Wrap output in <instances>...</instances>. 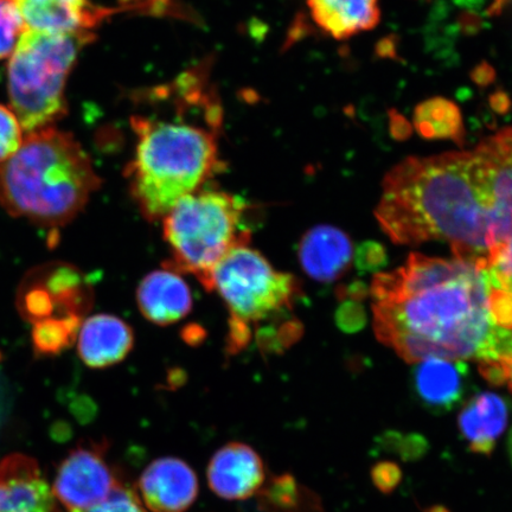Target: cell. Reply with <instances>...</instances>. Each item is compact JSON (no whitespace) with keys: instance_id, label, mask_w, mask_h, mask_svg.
Here are the masks:
<instances>
[{"instance_id":"obj_22","label":"cell","mask_w":512,"mask_h":512,"mask_svg":"<svg viewBox=\"0 0 512 512\" xmlns=\"http://www.w3.org/2000/svg\"><path fill=\"white\" fill-rule=\"evenodd\" d=\"M81 325L82 318L78 316L53 317L34 324L31 339L36 356H57L72 347Z\"/></svg>"},{"instance_id":"obj_30","label":"cell","mask_w":512,"mask_h":512,"mask_svg":"<svg viewBox=\"0 0 512 512\" xmlns=\"http://www.w3.org/2000/svg\"><path fill=\"white\" fill-rule=\"evenodd\" d=\"M337 322L344 331L360 330L366 323V315L360 304L345 303L339 307Z\"/></svg>"},{"instance_id":"obj_11","label":"cell","mask_w":512,"mask_h":512,"mask_svg":"<svg viewBox=\"0 0 512 512\" xmlns=\"http://www.w3.org/2000/svg\"><path fill=\"white\" fill-rule=\"evenodd\" d=\"M211 491L227 501L253 497L265 482V466L251 446L230 443L210 459L207 471Z\"/></svg>"},{"instance_id":"obj_13","label":"cell","mask_w":512,"mask_h":512,"mask_svg":"<svg viewBox=\"0 0 512 512\" xmlns=\"http://www.w3.org/2000/svg\"><path fill=\"white\" fill-rule=\"evenodd\" d=\"M17 4L27 30L54 34L93 32L115 12L91 0H17Z\"/></svg>"},{"instance_id":"obj_7","label":"cell","mask_w":512,"mask_h":512,"mask_svg":"<svg viewBox=\"0 0 512 512\" xmlns=\"http://www.w3.org/2000/svg\"><path fill=\"white\" fill-rule=\"evenodd\" d=\"M94 37L93 32L24 31L10 57L8 89L11 110L25 132L51 127L67 114L68 76Z\"/></svg>"},{"instance_id":"obj_19","label":"cell","mask_w":512,"mask_h":512,"mask_svg":"<svg viewBox=\"0 0 512 512\" xmlns=\"http://www.w3.org/2000/svg\"><path fill=\"white\" fill-rule=\"evenodd\" d=\"M508 420V402L497 394L482 393L467 403L460 413L459 428L471 451L489 456Z\"/></svg>"},{"instance_id":"obj_8","label":"cell","mask_w":512,"mask_h":512,"mask_svg":"<svg viewBox=\"0 0 512 512\" xmlns=\"http://www.w3.org/2000/svg\"><path fill=\"white\" fill-rule=\"evenodd\" d=\"M119 486L98 448L81 446L57 470L54 495L68 512H88Z\"/></svg>"},{"instance_id":"obj_6","label":"cell","mask_w":512,"mask_h":512,"mask_svg":"<svg viewBox=\"0 0 512 512\" xmlns=\"http://www.w3.org/2000/svg\"><path fill=\"white\" fill-rule=\"evenodd\" d=\"M248 204L221 190L201 189L184 197L163 219L171 259L165 267L191 274L209 291L215 267L232 249L249 245L243 226Z\"/></svg>"},{"instance_id":"obj_36","label":"cell","mask_w":512,"mask_h":512,"mask_svg":"<svg viewBox=\"0 0 512 512\" xmlns=\"http://www.w3.org/2000/svg\"><path fill=\"white\" fill-rule=\"evenodd\" d=\"M5 403H6L5 390L3 387V382L0 381V422H2V420L4 418V413H5V409H6Z\"/></svg>"},{"instance_id":"obj_4","label":"cell","mask_w":512,"mask_h":512,"mask_svg":"<svg viewBox=\"0 0 512 512\" xmlns=\"http://www.w3.org/2000/svg\"><path fill=\"white\" fill-rule=\"evenodd\" d=\"M100 184L73 134L51 126L28 133L15 155L0 163V206L11 216L59 229L85 209Z\"/></svg>"},{"instance_id":"obj_28","label":"cell","mask_w":512,"mask_h":512,"mask_svg":"<svg viewBox=\"0 0 512 512\" xmlns=\"http://www.w3.org/2000/svg\"><path fill=\"white\" fill-rule=\"evenodd\" d=\"M387 264V255L379 243L366 242L358 247L356 265L362 272H374Z\"/></svg>"},{"instance_id":"obj_10","label":"cell","mask_w":512,"mask_h":512,"mask_svg":"<svg viewBox=\"0 0 512 512\" xmlns=\"http://www.w3.org/2000/svg\"><path fill=\"white\" fill-rule=\"evenodd\" d=\"M145 507L152 512H184L198 496L196 473L182 459L159 458L146 467L138 483Z\"/></svg>"},{"instance_id":"obj_3","label":"cell","mask_w":512,"mask_h":512,"mask_svg":"<svg viewBox=\"0 0 512 512\" xmlns=\"http://www.w3.org/2000/svg\"><path fill=\"white\" fill-rule=\"evenodd\" d=\"M375 215L400 245L446 241L463 260L488 258L494 247L490 201L473 152L403 160L384 178Z\"/></svg>"},{"instance_id":"obj_18","label":"cell","mask_w":512,"mask_h":512,"mask_svg":"<svg viewBox=\"0 0 512 512\" xmlns=\"http://www.w3.org/2000/svg\"><path fill=\"white\" fill-rule=\"evenodd\" d=\"M313 21L336 40L373 30L380 23L379 0H307Z\"/></svg>"},{"instance_id":"obj_34","label":"cell","mask_w":512,"mask_h":512,"mask_svg":"<svg viewBox=\"0 0 512 512\" xmlns=\"http://www.w3.org/2000/svg\"><path fill=\"white\" fill-rule=\"evenodd\" d=\"M511 2L512 0H492V3L488 8V14L491 16L501 14L505 6Z\"/></svg>"},{"instance_id":"obj_25","label":"cell","mask_w":512,"mask_h":512,"mask_svg":"<svg viewBox=\"0 0 512 512\" xmlns=\"http://www.w3.org/2000/svg\"><path fill=\"white\" fill-rule=\"evenodd\" d=\"M25 30L17 0H0V60L14 53Z\"/></svg>"},{"instance_id":"obj_2","label":"cell","mask_w":512,"mask_h":512,"mask_svg":"<svg viewBox=\"0 0 512 512\" xmlns=\"http://www.w3.org/2000/svg\"><path fill=\"white\" fill-rule=\"evenodd\" d=\"M128 188L145 219L163 220L221 170L223 108L209 63L134 95Z\"/></svg>"},{"instance_id":"obj_23","label":"cell","mask_w":512,"mask_h":512,"mask_svg":"<svg viewBox=\"0 0 512 512\" xmlns=\"http://www.w3.org/2000/svg\"><path fill=\"white\" fill-rule=\"evenodd\" d=\"M16 305L19 315L32 324L53 318L56 313L47 288L32 270L19 285Z\"/></svg>"},{"instance_id":"obj_21","label":"cell","mask_w":512,"mask_h":512,"mask_svg":"<svg viewBox=\"0 0 512 512\" xmlns=\"http://www.w3.org/2000/svg\"><path fill=\"white\" fill-rule=\"evenodd\" d=\"M414 125L426 139H451L464 142L465 128L459 108L452 101L433 98L415 108Z\"/></svg>"},{"instance_id":"obj_14","label":"cell","mask_w":512,"mask_h":512,"mask_svg":"<svg viewBox=\"0 0 512 512\" xmlns=\"http://www.w3.org/2000/svg\"><path fill=\"white\" fill-rule=\"evenodd\" d=\"M137 304L142 315L157 325H171L184 319L192 310V293L181 273L163 266L140 281Z\"/></svg>"},{"instance_id":"obj_33","label":"cell","mask_w":512,"mask_h":512,"mask_svg":"<svg viewBox=\"0 0 512 512\" xmlns=\"http://www.w3.org/2000/svg\"><path fill=\"white\" fill-rule=\"evenodd\" d=\"M453 2L465 10L477 11L483 8L486 0H453Z\"/></svg>"},{"instance_id":"obj_31","label":"cell","mask_w":512,"mask_h":512,"mask_svg":"<svg viewBox=\"0 0 512 512\" xmlns=\"http://www.w3.org/2000/svg\"><path fill=\"white\" fill-rule=\"evenodd\" d=\"M373 478L382 491H392L400 482L399 467L394 464L377 465L373 471Z\"/></svg>"},{"instance_id":"obj_16","label":"cell","mask_w":512,"mask_h":512,"mask_svg":"<svg viewBox=\"0 0 512 512\" xmlns=\"http://www.w3.org/2000/svg\"><path fill=\"white\" fill-rule=\"evenodd\" d=\"M133 345L131 326L125 320L107 313L87 318L78 336L79 356L92 369H105L124 361Z\"/></svg>"},{"instance_id":"obj_32","label":"cell","mask_w":512,"mask_h":512,"mask_svg":"<svg viewBox=\"0 0 512 512\" xmlns=\"http://www.w3.org/2000/svg\"><path fill=\"white\" fill-rule=\"evenodd\" d=\"M172 0H119L121 10H139L152 15H162L170 8Z\"/></svg>"},{"instance_id":"obj_24","label":"cell","mask_w":512,"mask_h":512,"mask_svg":"<svg viewBox=\"0 0 512 512\" xmlns=\"http://www.w3.org/2000/svg\"><path fill=\"white\" fill-rule=\"evenodd\" d=\"M484 268L489 284L512 299V234L491 249L488 258L484 259Z\"/></svg>"},{"instance_id":"obj_38","label":"cell","mask_w":512,"mask_h":512,"mask_svg":"<svg viewBox=\"0 0 512 512\" xmlns=\"http://www.w3.org/2000/svg\"><path fill=\"white\" fill-rule=\"evenodd\" d=\"M430 512H448L444 508H434Z\"/></svg>"},{"instance_id":"obj_29","label":"cell","mask_w":512,"mask_h":512,"mask_svg":"<svg viewBox=\"0 0 512 512\" xmlns=\"http://www.w3.org/2000/svg\"><path fill=\"white\" fill-rule=\"evenodd\" d=\"M479 369L486 380L497 386L508 384L512 389V355L498 358L497 361L479 363Z\"/></svg>"},{"instance_id":"obj_17","label":"cell","mask_w":512,"mask_h":512,"mask_svg":"<svg viewBox=\"0 0 512 512\" xmlns=\"http://www.w3.org/2000/svg\"><path fill=\"white\" fill-rule=\"evenodd\" d=\"M298 259L310 278L319 283H332L348 270L352 259L351 241L335 227L312 228L299 242Z\"/></svg>"},{"instance_id":"obj_20","label":"cell","mask_w":512,"mask_h":512,"mask_svg":"<svg viewBox=\"0 0 512 512\" xmlns=\"http://www.w3.org/2000/svg\"><path fill=\"white\" fill-rule=\"evenodd\" d=\"M32 271L47 288L60 317L82 318L92 309L93 288L78 267L66 262H51L48 265L38 266Z\"/></svg>"},{"instance_id":"obj_39","label":"cell","mask_w":512,"mask_h":512,"mask_svg":"<svg viewBox=\"0 0 512 512\" xmlns=\"http://www.w3.org/2000/svg\"><path fill=\"white\" fill-rule=\"evenodd\" d=\"M2 358H3L2 352H0V361H2Z\"/></svg>"},{"instance_id":"obj_35","label":"cell","mask_w":512,"mask_h":512,"mask_svg":"<svg viewBox=\"0 0 512 512\" xmlns=\"http://www.w3.org/2000/svg\"><path fill=\"white\" fill-rule=\"evenodd\" d=\"M60 232L59 229H50L48 234V247L53 249L59 245Z\"/></svg>"},{"instance_id":"obj_37","label":"cell","mask_w":512,"mask_h":512,"mask_svg":"<svg viewBox=\"0 0 512 512\" xmlns=\"http://www.w3.org/2000/svg\"><path fill=\"white\" fill-rule=\"evenodd\" d=\"M509 454H510V459H511V463H512V430L510 432V437H509Z\"/></svg>"},{"instance_id":"obj_1","label":"cell","mask_w":512,"mask_h":512,"mask_svg":"<svg viewBox=\"0 0 512 512\" xmlns=\"http://www.w3.org/2000/svg\"><path fill=\"white\" fill-rule=\"evenodd\" d=\"M484 259L413 253L371 285L376 336L403 360L497 361L512 355V334L496 328Z\"/></svg>"},{"instance_id":"obj_5","label":"cell","mask_w":512,"mask_h":512,"mask_svg":"<svg viewBox=\"0 0 512 512\" xmlns=\"http://www.w3.org/2000/svg\"><path fill=\"white\" fill-rule=\"evenodd\" d=\"M208 292L219 294L229 312V354L255 338L297 322L292 311L302 290L292 274L275 270L249 245L235 247L215 267Z\"/></svg>"},{"instance_id":"obj_9","label":"cell","mask_w":512,"mask_h":512,"mask_svg":"<svg viewBox=\"0 0 512 512\" xmlns=\"http://www.w3.org/2000/svg\"><path fill=\"white\" fill-rule=\"evenodd\" d=\"M472 152L489 197L496 247L512 234V128L485 139Z\"/></svg>"},{"instance_id":"obj_27","label":"cell","mask_w":512,"mask_h":512,"mask_svg":"<svg viewBox=\"0 0 512 512\" xmlns=\"http://www.w3.org/2000/svg\"><path fill=\"white\" fill-rule=\"evenodd\" d=\"M88 512H145L143 503L134 492L119 485L106 501Z\"/></svg>"},{"instance_id":"obj_15","label":"cell","mask_w":512,"mask_h":512,"mask_svg":"<svg viewBox=\"0 0 512 512\" xmlns=\"http://www.w3.org/2000/svg\"><path fill=\"white\" fill-rule=\"evenodd\" d=\"M467 370L463 361L427 358L418 362L412 374L416 398L435 413L452 411L464 399Z\"/></svg>"},{"instance_id":"obj_26","label":"cell","mask_w":512,"mask_h":512,"mask_svg":"<svg viewBox=\"0 0 512 512\" xmlns=\"http://www.w3.org/2000/svg\"><path fill=\"white\" fill-rule=\"evenodd\" d=\"M23 140V128L15 113L0 105V163L14 156Z\"/></svg>"},{"instance_id":"obj_12","label":"cell","mask_w":512,"mask_h":512,"mask_svg":"<svg viewBox=\"0 0 512 512\" xmlns=\"http://www.w3.org/2000/svg\"><path fill=\"white\" fill-rule=\"evenodd\" d=\"M0 512H59L35 459L12 454L0 462Z\"/></svg>"}]
</instances>
